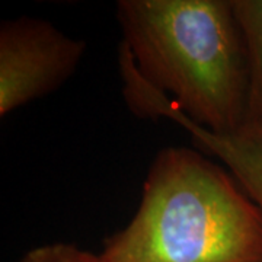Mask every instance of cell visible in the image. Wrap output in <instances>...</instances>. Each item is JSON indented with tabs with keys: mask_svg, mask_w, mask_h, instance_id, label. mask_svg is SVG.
Masks as SVG:
<instances>
[{
	"mask_svg": "<svg viewBox=\"0 0 262 262\" xmlns=\"http://www.w3.org/2000/svg\"><path fill=\"white\" fill-rule=\"evenodd\" d=\"M105 262H262V210L204 151L156 155L128 225L111 234Z\"/></svg>",
	"mask_w": 262,
	"mask_h": 262,
	"instance_id": "cell-2",
	"label": "cell"
},
{
	"mask_svg": "<svg viewBox=\"0 0 262 262\" xmlns=\"http://www.w3.org/2000/svg\"><path fill=\"white\" fill-rule=\"evenodd\" d=\"M120 70L124 82L122 95L133 113L140 117L168 118L187 130L196 147L220 160L262 210V115L245 121L236 131L217 134L196 125L178 111L165 95L137 73L127 56L120 57Z\"/></svg>",
	"mask_w": 262,
	"mask_h": 262,
	"instance_id": "cell-4",
	"label": "cell"
},
{
	"mask_svg": "<svg viewBox=\"0 0 262 262\" xmlns=\"http://www.w3.org/2000/svg\"><path fill=\"white\" fill-rule=\"evenodd\" d=\"M232 5L248 57V121L262 115V0H232Z\"/></svg>",
	"mask_w": 262,
	"mask_h": 262,
	"instance_id": "cell-5",
	"label": "cell"
},
{
	"mask_svg": "<svg viewBox=\"0 0 262 262\" xmlns=\"http://www.w3.org/2000/svg\"><path fill=\"white\" fill-rule=\"evenodd\" d=\"M86 41L51 22L20 16L0 24V117L54 92L73 75Z\"/></svg>",
	"mask_w": 262,
	"mask_h": 262,
	"instance_id": "cell-3",
	"label": "cell"
},
{
	"mask_svg": "<svg viewBox=\"0 0 262 262\" xmlns=\"http://www.w3.org/2000/svg\"><path fill=\"white\" fill-rule=\"evenodd\" d=\"M18 262H105L99 255L75 245L51 244L31 249Z\"/></svg>",
	"mask_w": 262,
	"mask_h": 262,
	"instance_id": "cell-6",
	"label": "cell"
},
{
	"mask_svg": "<svg viewBox=\"0 0 262 262\" xmlns=\"http://www.w3.org/2000/svg\"><path fill=\"white\" fill-rule=\"evenodd\" d=\"M121 48L137 73L217 134L246 118L249 70L232 0H120Z\"/></svg>",
	"mask_w": 262,
	"mask_h": 262,
	"instance_id": "cell-1",
	"label": "cell"
}]
</instances>
